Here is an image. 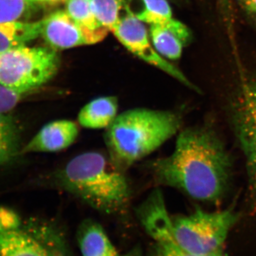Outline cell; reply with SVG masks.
Here are the masks:
<instances>
[{
  "mask_svg": "<svg viewBox=\"0 0 256 256\" xmlns=\"http://www.w3.org/2000/svg\"><path fill=\"white\" fill-rule=\"evenodd\" d=\"M98 21L112 32L129 10L126 0H89Z\"/></svg>",
  "mask_w": 256,
  "mask_h": 256,
  "instance_id": "obj_17",
  "label": "cell"
},
{
  "mask_svg": "<svg viewBox=\"0 0 256 256\" xmlns=\"http://www.w3.org/2000/svg\"><path fill=\"white\" fill-rule=\"evenodd\" d=\"M239 218L234 208L204 212L197 208L192 214L172 218L175 242L193 255L206 256L223 252L224 242Z\"/></svg>",
  "mask_w": 256,
  "mask_h": 256,
  "instance_id": "obj_5",
  "label": "cell"
},
{
  "mask_svg": "<svg viewBox=\"0 0 256 256\" xmlns=\"http://www.w3.org/2000/svg\"><path fill=\"white\" fill-rule=\"evenodd\" d=\"M57 184L67 192L102 214L126 213L131 192L126 172L108 156L87 152L70 160L56 175Z\"/></svg>",
  "mask_w": 256,
  "mask_h": 256,
  "instance_id": "obj_2",
  "label": "cell"
},
{
  "mask_svg": "<svg viewBox=\"0 0 256 256\" xmlns=\"http://www.w3.org/2000/svg\"><path fill=\"white\" fill-rule=\"evenodd\" d=\"M66 11L79 24L92 30L105 28L99 23L89 0H67Z\"/></svg>",
  "mask_w": 256,
  "mask_h": 256,
  "instance_id": "obj_19",
  "label": "cell"
},
{
  "mask_svg": "<svg viewBox=\"0 0 256 256\" xmlns=\"http://www.w3.org/2000/svg\"><path fill=\"white\" fill-rule=\"evenodd\" d=\"M42 21L24 22L20 20L0 22V52L24 46L41 34Z\"/></svg>",
  "mask_w": 256,
  "mask_h": 256,
  "instance_id": "obj_14",
  "label": "cell"
},
{
  "mask_svg": "<svg viewBox=\"0 0 256 256\" xmlns=\"http://www.w3.org/2000/svg\"><path fill=\"white\" fill-rule=\"evenodd\" d=\"M111 32L128 50L138 58L169 74L188 88L200 92L198 88L192 84L180 69L156 52L144 23L132 14L130 8Z\"/></svg>",
  "mask_w": 256,
  "mask_h": 256,
  "instance_id": "obj_8",
  "label": "cell"
},
{
  "mask_svg": "<svg viewBox=\"0 0 256 256\" xmlns=\"http://www.w3.org/2000/svg\"><path fill=\"white\" fill-rule=\"evenodd\" d=\"M120 256H143L142 250L140 246H136L126 255Z\"/></svg>",
  "mask_w": 256,
  "mask_h": 256,
  "instance_id": "obj_24",
  "label": "cell"
},
{
  "mask_svg": "<svg viewBox=\"0 0 256 256\" xmlns=\"http://www.w3.org/2000/svg\"><path fill=\"white\" fill-rule=\"evenodd\" d=\"M36 4H56L66 3L67 0H34Z\"/></svg>",
  "mask_w": 256,
  "mask_h": 256,
  "instance_id": "obj_25",
  "label": "cell"
},
{
  "mask_svg": "<svg viewBox=\"0 0 256 256\" xmlns=\"http://www.w3.org/2000/svg\"><path fill=\"white\" fill-rule=\"evenodd\" d=\"M118 100L116 96L98 98L82 108L78 122L88 129H107L117 118Z\"/></svg>",
  "mask_w": 256,
  "mask_h": 256,
  "instance_id": "obj_13",
  "label": "cell"
},
{
  "mask_svg": "<svg viewBox=\"0 0 256 256\" xmlns=\"http://www.w3.org/2000/svg\"><path fill=\"white\" fill-rule=\"evenodd\" d=\"M22 96L0 84V112H9L16 107Z\"/></svg>",
  "mask_w": 256,
  "mask_h": 256,
  "instance_id": "obj_22",
  "label": "cell"
},
{
  "mask_svg": "<svg viewBox=\"0 0 256 256\" xmlns=\"http://www.w3.org/2000/svg\"><path fill=\"white\" fill-rule=\"evenodd\" d=\"M21 150L16 121L8 112H0V166L11 162Z\"/></svg>",
  "mask_w": 256,
  "mask_h": 256,
  "instance_id": "obj_16",
  "label": "cell"
},
{
  "mask_svg": "<svg viewBox=\"0 0 256 256\" xmlns=\"http://www.w3.org/2000/svg\"><path fill=\"white\" fill-rule=\"evenodd\" d=\"M154 240L152 256H198L193 255L180 246L173 237L171 225L159 232ZM206 256H224L223 252Z\"/></svg>",
  "mask_w": 256,
  "mask_h": 256,
  "instance_id": "obj_18",
  "label": "cell"
},
{
  "mask_svg": "<svg viewBox=\"0 0 256 256\" xmlns=\"http://www.w3.org/2000/svg\"><path fill=\"white\" fill-rule=\"evenodd\" d=\"M150 36L156 52L168 60H180L184 48L192 40L174 30L156 24L150 25Z\"/></svg>",
  "mask_w": 256,
  "mask_h": 256,
  "instance_id": "obj_15",
  "label": "cell"
},
{
  "mask_svg": "<svg viewBox=\"0 0 256 256\" xmlns=\"http://www.w3.org/2000/svg\"><path fill=\"white\" fill-rule=\"evenodd\" d=\"M220 18L226 30L229 42L234 54H237L236 38L235 12L234 0H216Z\"/></svg>",
  "mask_w": 256,
  "mask_h": 256,
  "instance_id": "obj_21",
  "label": "cell"
},
{
  "mask_svg": "<svg viewBox=\"0 0 256 256\" xmlns=\"http://www.w3.org/2000/svg\"><path fill=\"white\" fill-rule=\"evenodd\" d=\"M76 240L82 256H120L105 229L96 220H86L80 223Z\"/></svg>",
  "mask_w": 256,
  "mask_h": 256,
  "instance_id": "obj_12",
  "label": "cell"
},
{
  "mask_svg": "<svg viewBox=\"0 0 256 256\" xmlns=\"http://www.w3.org/2000/svg\"><path fill=\"white\" fill-rule=\"evenodd\" d=\"M35 4L34 0H0V22L20 20Z\"/></svg>",
  "mask_w": 256,
  "mask_h": 256,
  "instance_id": "obj_20",
  "label": "cell"
},
{
  "mask_svg": "<svg viewBox=\"0 0 256 256\" xmlns=\"http://www.w3.org/2000/svg\"><path fill=\"white\" fill-rule=\"evenodd\" d=\"M181 124V116L174 111L142 108L124 111L106 129L108 156L126 172L174 136Z\"/></svg>",
  "mask_w": 256,
  "mask_h": 256,
  "instance_id": "obj_3",
  "label": "cell"
},
{
  "mask_svg": "<svg viewBox=\"0 0 256 256\" xmlns=\"http://www.w3.org/2000/svg\"><path fill=\"white\" fill-rule=\"evenodd\" d=\"M230 114L234 132L245 158L249 195L256 208V72L240 80Z\"/></svg>",
  "mask_w": 256,
  "mask_h": 256,
  "instance_id": "obj_7",
  "label": "cell"
},
{
  "mask_svg": "<svg viewBox=\"0 0 256 256\" xmlns=\"http://www.w3.org/2000/svg\"><path fill=\"white\" fill-rule=\"evenodd\" d=\"M76 122L68 120H58L45 124L22 148L21 154L56 152L66 149L74 144L78 136Z\"/></svg>",
  "mask_w": 256,
  "mask_h": 256,
  "instance_id": "obj_10",
  "label": "cell"
},
{
  "mask_svg": "<svg viewBox=\"0 0 256 256\" xmlns=\"http://www.w3.org/2000/svg\"><path fill=\"white\" fill-rule=\"evenodd\" d=\"M133 14L143 23L160 25L180 32L188 30L176 20L168 0H126Z\"/></svg>",
  "mask_w": 256,
  "mask_h": 256,
  "instance_id": "obj_11",
  "label": "cell"
},
{
  "mask_svg": "<svg viewBox=\"0 0 256 256\" xmlns=\"http://www.w3.org/2000/svg\"><path fill=\"white\" fill-rule=\"evenodd\" d=\"M60 67L56 52L26 45L0 52V84L21 96L44 85Z\"/></svg>",
  "mask_w": 256,
  "mask_h": 256,
  "instance_id": "obj_6",
  "label": "cell"
},
{
  "mask_svg": "<svg viewBox=\"0 0 256 256\" xmlns=\"http://www.w3.org/2000/svg\"><path fill=\"white\" fill-rule=\"evenodd\" d=\"M41 21L40 36L55 50L95 44L102 41L109 32L106 28L92 30L85 28L66 10L55 12Z\"/></svg>",
  "mask_w": 256,
  "mask_h": 256,
  "instance_id": "obj_9",
  "label": "cell"
},
{
  "mask_svg": "<svg viewBox=\"0 0 256 256\" xmlns=\"http://www.w3.org/2000/svg\"><path fill=\"white\" fill-rule=\"evenodd\" d=\"M244 14L256 25V0H237Z\"/></svg>",
  "mask_w": 256,
  "mask_h": 256,
  "instance_id": "obj_23",
  "label": "cell"
},
{
  "mask_svg": "<svg viewBox=\"0 0 256 256\" xmlns=\"http://www.w3.org/2000/svg\"><path fill=\"white\" fill-rule=\"evenodd\" d=\"M0 256H74L66 234L56 222L23 224L14 210L0 207Z\"/></svg>",
  "mask_w": 256,
  "mask_h": 256,
  "instance_id": "obj_4",
  "label": "cell"
},
{
  "mask_svg": "<svg viewBox=\"0 0 256 256\" xmlns=\"http://www.w3.org/2000/svg\"><path fill=\"white\" fill-rule=\"evenodd\" d=\"M232 159L210 127L186 128L178 134L173 152L150 164L154 182L181 190L198 201L217 204L228 190Z\"/></svg>",
  "mask_w": 256,
  "mask_h": 256,
  "instance_id": "obj_1",
  "label": "cell"
}]
</instances>
